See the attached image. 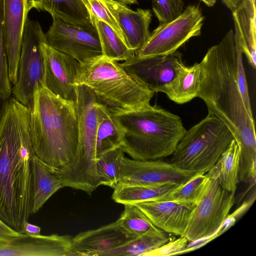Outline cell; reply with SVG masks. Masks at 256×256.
I'll return each mask as SVG.
<instances>
[{
    "label": "cell",
    "instance_id": "obj_1",
    "mask_svg": "<svg viewBox=\"0 0 256 256\" xmlns=\"http://www.w3.org/2000/svg\"><path fill=\"white\" fill-rule=\"evenodd\" d=\"M198 97L212 115L230 129L238 144V177L250 181L256 177V137L253 117L240 92L237 76L234 32L230 29L221 41L210 48L200 62Z\"/></svg>",
    "mask_w": 256,
    "mask_h": 256
},
{
    "label": "cell",
    "instance_id": "obj_2",
    "mask_svg": "<svg viewBox=\"0 0 256 256\" xmlns=\"http://www.w3.org/2000/svg\"><path fill=\"white\" fill-rule=\"evenodd\" d=\"M31 112L12 96L0 116V220L20 232L31 215Z\"/></svg>",
    "mask_w": 256,
    "mask_h": 256
},
{
    "label": "cell",
    "instance_id": "obj_3",
    "mask_svg": "<svg viewBox=\"0 0 256 256\" xmlns=\"http://www.w3.org/2000/svg\"><path fill=\"white\" fill-rule=\"evenodd\" d=\"M31 112V139L35 154L60 169L73 158L78 146V126L76 104L36 86Z\"/></svg>",
    "mask_w": 256,
    "mask_h": 256
},
{
    "label": "cell",
    "instance_id": "obj_4",
    "mask_svg": "<svg viewBox=\"0 0 256 256\" xmlns=\"http://www.w3.org/2000/svg\"><path fill=\"white\" fill-rule=\"evenodd\" d=\"M110 111L122 130L120 148L134 160L170 156L186 131L179 116L156 104Z\"/></svg>",
    "mask_w": 256,
    "mask_h": 256
},
{
    "label": "cell",
    "instance_id": "obj_5",
    "mask_svg": "<svg viewBox=\"0 0 256 256\" xmlns=\"http://www.w3.org/2000/svg\"><path fill=\"white\" fill-rule=\"evenodd\" d=\"M76 84L87 86L112 110L150 106L154 94L128 74L120 63L103 55L80 63Z\"/></svg>",
    "mask_w": 256,
    "mask_h": 256
},
{
    "label": "cell",
    "instance_id": "obj_6",
    "mask_svg": "<svg viewBox=\"0 0 256 256\" xmlns=\"http://www.w3.org/2000/svg\"><path fill=\"white\" fill-rule=\"evenodd\" d=\"M101 104L87 86L77 85V149L72 160L59 169L64 187L82 190L90 196L100 186L96 173V142Z\"/></svg>",
    "mask_w": 256,
    "mask_h": 256
},
{
    "label": "cell",
    "instance_id": "obj_7",
    "mask_svg": "<svg viewBox=\"0 0 256 256\" xmlns=\"http://www.w3.org/2000/svg\"><path fill=\"white\" fill-rule=\"evenodd\" d=\"M234 139L224 122L208 114L186 131L169 162L182 169L208 172Z\"/></svg>",
    "mask_w": 256,
    "mask_h": 256
},
{
    "label": "cell",
    "instance_id": "obj_8",
    "mask_svg": "<svg viewBox=\"0 0 256 256\" xmlns=\"http://www.w3.org/2000/svg\"><path fill=\"white\" fill-rule=\"evenodd\" d=\"M216 164L206 174L210 182L202 198L191 212L182 236L189 242L212 239L220 234L222 226L235 203V192L222 188L218 178Z\"/></svg>",
    "mask_w": 256,
    "mask_h": 256
},
{
    "label": "cell",
    "instance_id": "obj_9",
    "mask_svg": "<svg viewBox=\"0 0 256 256\" xmlns=\"http://www.w3.org/2000/svg\"><path fill=\"white\" fill-rule=\"evenodd\" d=\"M45 34L36 21L27 19L22 42L16 82L12 95L31 111L34 92L38 84L44 85V60L42 44Z\"/></svg>",
    "mask_w": 256,
    "mask_h": 256
},
{
    "label": "cell",
    "instance_id": "obj_10",
    "mask_svg": "<svg viewBox=\"0 0 256 256\" xmlns=\"http://www.w3.org/2000/svg\"><path fill=\"white\" fill-rule=\"evenodd\" d=\"M204 20L199 6L189 5L173 20L160 24L136 55L146 58L174 52L191 38L200 35Z\"/></svg>",
    "mask_w": 256,
    "mask_h": 256
},
{
    "label": "cell",
    "instance_id": "obj_11",
    "mask_svg": "<svg viewBox=\"0 0 256 256\" xmlns=\"http://www.w3.org/2000/svg\"><path fill=\"white\" fill-rule=\"evenodd\" d=\"M45 36L48 45L74 58L80 64L102 55L96 28L80 27L53 18Z\"/></svg>",
    "mask_w": 256,
    "mask_h": 256
},
{
    "label": "cell",
    "instance_id": "obj_12",
    "mask_svg": "<svg viewBox=\"0 0 256 256\" xmlns=\"http://www.w3.org/2000/svg\"><path fill=\"white\" fill-rule=\"evenodd\" d=\"M202 172L182 169L158 159L136 160L124 156L120 166L118 184L135 186L172 182L182 184Z\"/></svg>",
    "mask_w": 256,
    "mask_h": 256
},
{
    "label": "cell",
    "instance_id": "obj_13",
    "mask_svg": "<svg viewBox=\"0 0 256 256\" xmlns=\"http://www.w3.org/2000/svg\"><path fill=\"white\" fill-rule=\"evenodd\" d=\"M177 50L163 56L140 58L136 54L120 64L136 80L154 92H162L184 64Z\"/></svg>",
    "mask_w": 256,
    "mask_h": 256
},
{
    "label": "cell",
    "instance_id": "obj_14",
    "mask_svg": "<svg viewBox=\"0 0 256 256\" xmlns=\"http://www.w3.org/2000/svg\"><path fill=\"white\" fill-rule=\"evenodd\" d=\"M44 60V86L59 97L76 104L80 62L74 58L42 44Z\"/></svg>",
    "mask_w": 256,
    "mask_h": 256
},
{
    "label": "cell",
    "instance_id": "obj_15",
    "mask_svg": "<svg viewBox=\"0 0 256 256\" xmlns=\"http://www.w3.org/2000/svg\"><path fill=\"white\" fill-rule=\"evenodd\" d=\"M71 236L26 233L0 237V256H73Z\"/></svg>",
    "mask_w": 256,
    "mask_h": 256
},
{
    "label": "cell",
    "instance_id": "obj_16",
    "mask_svg": "<svg viewBox=\"0 0 256 256\" xmlns=\"http://www.w3.org/2000/svg\"><path fill=\"white\" fill-rule=\"evenodd\" d=\"M2 24L9 78L14 84L17 80L24 28L29 11L32 7L30 0H2Z\"/></svg>",
    "mask_w": 256,
    "mask_h": 256
},
{
    "label": "cell",
    "instance_id": "obj_17",
    "mask_svg": "<svg viewBox=\"0 0 256 256\" xmlns=\"http://www.w3.org/2000/svg\"><path fill=\"white\" fill-rule=\"evenodd\" d=\"M117 22L127 46L136 52L144 44L150 32L152 14L150 10H132L114 0H100Z\"/></svg>",
    "mask_w": 256,
    "mask_h": 256
},
{
    "label": "cell",
    "instance_id": "obj_18",
    "mask_svg": "<svg viewBox=\"0 0 256 256\" xmlns=\"http://www.w3.org/2000/svg\"><path fill=\"white\" fill-rule=\"evenodd\" d=\"M156 228L164 232L182 236L196 204L170 200H155L136 204Z\"/></svg>",
    "mask_w": 256,
    "mask_h": 256
},
{
    "label": "cell",
    "instance_id": "obj_19",
    "mask_svg": "<svg viewBox=\"0 0 256 256\" xmlns=\"http://www.w3.org/2000/svg\"><path fill=\"white\" fill-rule=\"evenodd\" d=\"M134 238L118 220L98 228L81 232L72 238L73 256H101Z\"/></svg>",
    "mask_w": 256,
    "mask_h": 256
},
{
    "label": "cell",
    "instance_id": "obj_20",
    "mask_svg": "<svg viewBox=\"0 0 256 256\" xmlns=\"http://www.w3.org/2000/svg\"><path fill=\"white\" fill-rule=\"evenodd\" d=\"M31 215L38 212L45 202L64 188L60 170L39 158L36 154L31 162Z\"/></svg>",
    "mask_w": 256,
    "mask_h": 256
},
{
    "label": "cell",
    "instance_id": "obj_21",
    "mask_svg": "<svg viewBox=\"0 0 256 256\" xmlns=\"http://www.w3.org/2000/svg\"><path fill=\"white\" fill-rule=\"evenodd\" d=\"M234 41L240 46L250 64L256 68V8L252 0H243L232 12Z\"/></svg>",
    "mask_w": 256,
    "mask_h": 256
},
{
    "label": "cell",
    "instance_id": "obj_22",
    "mask_svg": "<svg viewBox=\"0 0 256 256\" xmlns=\"http://www.w3.org/2000/svg\"><path fill=\"white\" fill-rule=\"evenodd\" d=\"M200 62L190 66L184 64L172 81L163 90L167 96L178 104H184L198 97L200 80Z\"/></svg>",
    "mask_w": 256,
    "mask_h": 256
},
{
    "label": "cell",
    "instance_id": "obj_23",
    "mask_svg": "<svg viewBox=\"0 0 256 256\" xmlns=\"http://www.w3.org/2000/svg\"><path fill=\"white\" fill-rule=\"evenodd\" d=\"M179 184L166 182L152 184L126 186L118 184L112 198L117 203L133 204L162 198L178 186Z\"/></svg>",
    "mask_w": 256,
    "mask_h": 256
},
{
    "label": "cell",
    "instance_id": "obj_24",
    "mask_svg": "<svg viewBox=\"0 0 256 256\" xmlns=\"http://www.w3.org/2000/svg\"><path fill=\"white\" fill-rule=\"evenodd\" d=\"M42 7L52 18L80 27L95 28L82 0H42Z\"/></svg>",
    "mask_w": 256,
    "mask_h": 256
},
{
    "label": "cell",
    "instance_id": "obj_25",
    "mask_svg": "<svg viewBox=\"0 0 256 256\" xmlns=\"http://www.w3.org/2000/svg\"><path fill=\"white\" fill-rule=\"evenodd\" d=\"M168 233L158 228L133 238L123 244L103 252L101 256H144L170 240Z\"/></svg>",
    "mask_w": 256,
    "mask_h": 256
},
{
    "label": "cell",
    "instance_id": "obj_26",
    "mask_svg": "<svg viewBox=\"0 0 256 256\" xmlns=\"http://www.w3.org/2000/svg\"><path fill=\"white\" fill-rule=\"evenodd\" d=\"M122 130L109 108L102 103L96 142V158L112 150L120 147Z\"/></svg>",
    "mask_w": 256,
    "mask_h": 256
},
{
    "label": "cell",
    "instance_id": "obj_27",
    "mask_svg": "<svg viewBox=\"0 0 256 256\" xmlns=\"http://www.w3.org/2000/svg\"><path fill=\"white\" fill-rule=\"evenodd\" d=\"M92 24L98 34L102 55L117 62H124L136 54V52L130 49L106 22L95 17L92 20Z\"/></svg>",
    "mask_w": 256,
    "mask_h": 256
},
{
    "label": "cell",
    "instance_id": "obj_28",
    "mask_svg": "<svg viewBox=\"0 0 256 256\" xmlns=\"http://www.w3.org/2000/svg\"><path fill=\"white\" fill-rule=\"evenodd\" d=\"M240 155L238 144L234 139L216 163L219 184L222 188L230 192H236L239 182Z\"/></svg>",
    "mask_w": 256,
    "mask_h": 256
},
{
    "label": "cell",
    "instance_id": "obj_29",
    "mask_svg": "<svg viewBox=\"0 0 256 256\" xmlns=\"http://www.w3.org/2000/svg\"><path fill=\"white\" fill-rule=\"evenodd\" d=\"M124 152L120 147L96 158V173L100 185L114 188L119 182L120 166Z\"/></svg>",
    "mask_w": 256,
    "mask_h": 256
},
{
    "label": "cell",
    "instance_id": "obj_30",
    "mask_svg": "<svg viewBox=\"0 0 256 256\" xmlns=\"http://www.w3.org/2000/svg\"><path fill=\"white\" fill-rule=\"evenodd\" d=\"M204 174L202 172L195 175L160 200L189 202L196 205L210 182L209 176Z\"/></svg>",
    "mask_w": 256,
    "mask_h": 256
},
{
    "label": "cell",
    "instance_id": "obj_31",
    "mask_svg": "<svg viewBox=\"0 0 256 256\" xmlns=\"http://www.w3.org/2000/svg\"><path fill=\"white\" fill-rule=\"evenodd\" d=\"M124 210L117 220L129 234L136 238L158 229L136 205L124 204Z\"/></svg>",
    "mask_w": 256,
    "mask_h": 256
},
{
    "label": "cell",
    "instance_id": "obj_32",
    "mask_svg": "<svg viewBox=\"0 0 256 256\" xmlns=\"http://www.w3.org/2000/svg\"><path fill=\"white\" fill-rule=\"evenodd\" d=\"M2 0H0V97L8 99L12 96V86L8 73L4 34L2 24Z\"/></svg>",
    "mask_w": 256,
    "mask_h": 256
},
{
    "label": "cell",
    "instance_id": "obj_33",
    "mask_svg": "<svg viewBox=\"0 0 256 256\" xmlns=\"http://www.w3.org/2000/svg\"><path fill=\"white\" fill-rule=\"evenodd\" d=\"M183 0H152V10L160 24L173 20L183 12Z\"/></svg>",
    "mask_w": 256,
    "mask_h": 256
},
{
    "label": "cell",
    "instance_id": "obj_34",
    "mask_svg": "<svg viewBox=\"0 0 256 256\" xmlns=\"http://www.w3.org/2000/svg\"><path fill=\"white\" fill-rule=\"evenodd\" d=\"M82 1L88 12L92 22V20L95 17L104 21L124 40L122 32L117 22L100 0Z\"/></svg>",
    "mask_w": 256,
    "mask_h": 256
},
{
    "label": "cell",
    "instance_id": "obj_35",
    "mask_svg": "<svg viewBox=\"0 0 256 256\" xmlns=\"http://www.w3.org/2000/svg\"><path fill=\"white\" fill-rule=\"evenodd\" d=\"M237 66L238 84L246 108L250 115L253 117L248 90L244 68L242 62V52L238 44L234 41Z\"/></svg>",
    "mask_w": 256,
    "mask_h": 256
},
{
    "label": "cell",
    "instance_id": "obj_36",
    "mask_svg": "<svg viewBox=\"0 0 256 256\" xmlns=\"http://www.w3.org/2000/svg\"><path fill=\"white\" fill-rule=\"evenodd\" d=\"M188 240L184 236L176 240H170L160 248L149 252L144 256H163L183 254L187 246Z\"/></svg>",
    "mask_w": 256,
    "mask_h": 256
},
{
    "label": "cell",
    "instance_id": "obj_37",
    "mask_svg": "<svg viewBox=\"0 0 256 256\" xmlns=\"http://www.w3.org/2000/svg\"><path fill=\"white\" fill-rule=\"evenodd\" d=\"M23 232H18L0 220V237H11L17 236Z\"/></svg>",
    "mask_w": 256,
    "mask_h": 256
},
{
    "label": "cell",
    "instance_id": "obj_38",
    "mask_svg": "<svg viewBox=\"0 0 256 256\" xmlns=\"http://www.w3.org/2000/svg\"><path fill=\"white\" fill-rule=\"evenodd\" d=\"M22 232L24 233L32 235H40V228L37 226L30 224L26 221L22 226Z\"/></svg>",
    "mask_w": 256,
    "mask_h": 256
},
{
    "label": "cell",
    "instance_id": "obj_39",
    "mask_svg": "<svg viewBox=\"0 0 256 256\" xmlns=\"http://www.w3.org/2000/svg\"><path fill=\"white\" fill-rule=\"evenodd\" d=\"M243 0H222V3L232 12L234 11Z\"/></svg>",
    "mask_w": 256,
    "mask_h": 256
},
{
    "label": "cell",
    "instance_id": "obj_40",
    "mask_svg": "<svg viewBox=\"0 0 256 256\" xmlns=\"http://www.w3.org/2000/svg\"><path fill=\"white\" fill-rule=\"evenodd\" d=\"M32 8L38 10H42V0H30Z\"/></svg>",
    "mask_w": 256,
    "mask_h": 256
},
{
    "label": "cell",
    "instance_id": "obj_41",
    "mask_svg": "<svg viewBox=\"0 0 256 256\" xmlns=\"http://www.w3.org/2000/svg\"><path fill=\"white\" fill-rule=\"evenodd\" d=\"M114 0L124 4L126 5L138 4V0Z\"/></svg>",
    "mask_w": 256,
    "mask_h": 256
},
{
    "label": "cell",
    "instance_id": "obj_42",
    "mask_svg": "<svg viewBox=\"0 0 256 256\" xmlns=\"http://www.w3.org/2000/svg\"><path fill=\"white\" fill-rule=\"evenodd\" d=\"M202 1L206 5L208 6L212 7L213 6L216 2V0H200Z\"/></svg>",
    "mask_w": 256,
    "mask_h": 256
},
{
    "label": "cell",
    "instance_id": "obj_43",
    "mask_svg": "<svg viewBox=\"0 0 256 256\" xmlns=\"http://www.w3.org/2000/svg\"><path fill=\"white\" fill-rule=\"evenodd\" d=\"M6 100L7 99H4L0 97V116L2 112Z\"/></svg>",
    "mask_w": 256,
    "mask_h": 256
},
{
    "label": "cell",
    "instance_id": "obj_44",
    "mask_svg": "<svg viewBox=\"0 0 256 256\" xmlns=\"http://www.w3.org/2000/svg\"><path fill=\"white\" fill-rule=\"evenodd\" d=\"M252 2H256V0H252Z\"/></svg>",
    "mask_w": 256,
    "mask_h": 256
}]
</instances>
